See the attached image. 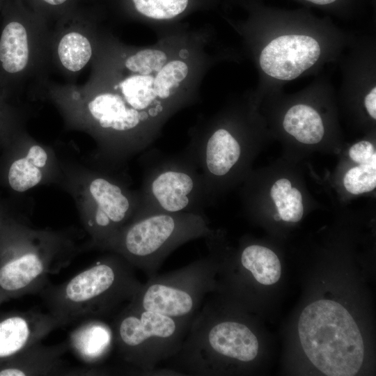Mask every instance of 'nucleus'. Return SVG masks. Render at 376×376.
I'll list each match as a JSON object with an SVG mask.
<instances>
[{
    "label": "nucleus",
    "instance_id": "obj_31",
    "mask_svg": "<svg viewBox=\"0 0 376 376\" xmlns=\"http://www.w3.org/2000/svg\"><path fill=\"white\" fill-rule=\"evenodd\" d=\"M318 5H326L334 2L336 0H306Z\"/></svg>",
    "mask_w": 376,
    "mask_h": 376
},
{
    "label": "nucleus",
    "instance_id": "obj_22",
    "mask_svg": "<svg viewBox=\"0 0 376 376\" xmlns=\"http://www.w3.org/2000/svg\"><path fill=\"white\" fill-rule=\"evenodd\" d=\"M42 179L38 167L26 157L15 161L8 172V182L15 191L23 192L36 185Z\"/></svg>",
    "mask_w": 376,
    "mask_h": 376
},
{
    "label": "nucleus",
    "instance_id": "obj_11",
    "mask_svg": "<svg viewBox=\"0 0 376 376\" xmlns=\"http://www.w3.org/2000/svg\"><path fill=\"white\" fill-rule=\"evenodd\" d=\"M53 267L38 253L26 252L0 268V286L8 291L35 290Z\"/></svg>",
    "mask_w": 376,
    "mask_h": 376
},
{
    "label": "nucleus",
    "instance_id": "obj_21",
    "mask_svg": "<svg viewBox=\"0 0 376 376\" xmlns=\"http://www.w3.org/2000/svg\"><path fill=\"white\" fill-rule=\"evenodd\" d=\"M137 11L157 19H168L182 13L188 0H132Z\"/></svg>",
    "mask_w": 376,
    "mask_h": 376
},
{
    "label": "nucleus",
    "instance_id": "obj_26",
    "mask_svg": "<svg viewBox=\"0 0 376 376\" xmlns=\"http://www.w3.org/2000/svg\"><path fill=\"white\" fill-rule=\"evenodd\" d=\"M291 188V182L286 178L279 179L273 185L270 190V195L276 208L285 203L286 196Z\"/></svg>",
    "mask_w": 376,
    "mask_h": 376
},
{
    "label": "nucleus",
    "instance_id": "obj_15",
    "mask_svg": "<svg viewBox=\"0 0 376 376\" xmlns=\"http://www.w3.org/2000/svg\"><path fill=\"white\" fill-rule=\"evenodd\" d=\"M283 125L297 141L306 144L319 143L324 130L320 114L311 107L296 104L286 112Z\"/></svg>",
    "mask_w": 376,
    "mask_h": 376
},
{
    "label": "nucleus",
    "instance_id": "obj_4",
    "mask_svg": "<svg viewBox=\"0 0 376 376\" xmlns=\"http://www.w3.org/2000/svg\"><path fill=\"white\" fill-rule=\"evenodd\" d=\"M211 233L200 212L141 215L119 235L113 244L133 267L149 277L157 274L166 258L180 246Z\"/></svg>",
    "mask_w": 376,
    "mask_h": 376
},
{
    "label": "nucleus",
    "instance_id": "obj_16",
    "mask_svg": "<svg viewBox=\"0 0 376 376\" xmlns=\"http://www.w3.org/2000/svg\"><path fill=\"white\" fill-rule=\"evenodd\" d=\"M241 267L263 285H272L281 277V266L277 256L269 249L257 244L246 246L240 256Z\"/></svg>",
    "mask_w": 376,
    "mask_h": 376
},
{
    "label": "nucleus",
    "instance_id": "obj_12",
    "mask_svg": "<svg viewBox=\"0 0 376 376\" xmlns=\"http://www.w3.org/2000/svg\"><path fill=\"white\" fill-rule=\"evenodd\" d=\"M199 162L203 175L213 177L226 175L239 161L241 147L234 136L225 129L214 132L199 148Z\"/></svg>",
    "mask_w": 376,
    "mask_h": 376
},
{
    "label": "nucleus",
    "instance_id": "obj_5",
    "mask_svg": "<svg viewBox=\"0 0 376 376\" xmlns=\"http://www.w3.org/2000/svg\"><path fill=\"white\" fill-rule=\"evenodd\" d=\"M191 318H175L127 304L113 326L123 359L145 373L180 350Z\"/></svg>",
    "mask_w": 376,
    "mask_h": 376
},
{
    "label": "nucleus",
    "instance_id": "obj_23",
    "mask_svg": "<svg viewBox=\"0 0 376 376\" xmlns=\"http://www.w3.org/2000/svg\"><path fill=\"white\" fill-rule=\"evenodd\" d=\"M166 54L157 49H143L126 57L125 66L132 72L141 75H149L159 72L165 65Z\"/></svg>",
    "mask_w": 376,
    "mask_h": 376
},
{
    "label": "nucleus",
    "instance_id": "obj_28",
    "mask_svg": "<svg viewBox=\"0 0 376 376\" xmlns=\"http://www.w3.org/2000/svg\"><path fill=\"white\" fill-rule=\"evenodd\" d=\"M365 107L369 115L376 118V88L374 87L366 96L364 100Z\"/></svg>",
    "mask_w": 376,
    "mask_h": 376
},
{
    "label": "nucleus",
    "instance_id": "obj_29",
    "mask_svg": "<svg viewBox=\"0 0 376 376\" xmlns=\"http://www.w3.org/2000/svg\"><path fill=\"white\" fill-rule=\"evenodd\" d=\"M24 373L19 368H10L0 371V376H24Z\"/></svg>",
    "mask_w": 376,
    "mask_h": 376
},
{
    "label": "nucleus",
    "instance_id": "obj_25",
    "mask_svg": "<svg viewBox=\"0 0 376 376\" xmlns=\"http://www.w3.org/2000/svg\"><path fill=\"white\" fill-rule=\"evenodd\" d=\"M349 156L354 162L359 164L376 157V152L371 143L362 141L354 144L350 148Z\"/></svg>",
    "mask_w": 376,
    "mask_h": 376
},
{
    "label": "nucleus",
    "instance_id": "obj_2",
    "mask_svg": "<svg viewBox=\"0 0 376 376\" xmlns=\"http://www.w3.org/2000/svg\"><path fill=\"white\" fill-rule=\"evenodd\" d=\"M301 347L311 362L329 376H353L360 370L364 345L359 327L339 303L315 301L302 311L298 322Z\"/></svg>",
    "mask_w": 376,
    "mask_h": 376
},
{
    "label": "nucleus",
    "instance_id": "obj_1",
    "mask_svg": "<svg viewBox=\"0 0 376 376\" xmlns=\"http://www.w3.org/2000/svg\"><path fill=\"white\" fill-rule=\"evenodd\" d=\"M256 336L245 323L225 318L203 303L192 317L182 347L169 361V373L206 376L231 363H249L258 353Z\"/></svg>",
    "mask_w": 376,
    "mask_h": 376
},
{
    "label": "nucleus",
    "instance_id": "obj_6",
    "mask_svg": "<svg viewBox=\"0 0 376 376\" xmlns=\"http://www.w3.org/2000/svg\"><path fill=\"white\" fill-rule=\"evenodd\" d=\"M51 30L37 19L7 17L0 30V90L42 89L50 70Z\"/></svg>",
    "mask_w": 376,
    "mask_h": 376
},
{
    "label": "nucleus",
    "instance_id": "obj_18",
    "mask_svg": "<svg viewBox=\"0 0 376 376\" xmlns=\"http://www.w3.org/2000/svg\"><path fill=\"white\" fill-rule=\"evenodd\" d=\"M33 321L22 317L9 318L0 322V357H7L19 351L28 343H33L36 336L43 333L36 331Z\"/></svg>",
    "mask_w": 376,
    "mask_h": 376
},
{
    "label": "nucleus",
    "instance_id": "obj_17",
    "mask_svg": "<svg viewBox=\"0 0 376 376\" xmlns=\"http://www.w3.org/2000/svg\"><path fill=\"white\" fill-rule=\"evenodd\" d=\"M123 100L127 109H133L141 113L142 122L150 117L147 109L156 100L157 94L154 88V78L149 75H129L120 80L113 86Z\"/></svg>",
    "mask_w": 376,
    "mask_h": 376
},
{
    "label": "nucleus",
    "instance_id": "obj_30",
    "mask_svg": "<svg viewBox=\"0 0 376 376\" xmlns=\"http://www.w3.org/2000/svg\"><path fill=\"white\" fill-rule=\"evenodd\" d=\"M48 6L52 7H59L65 4L68 0H40Z\"/></svg>",
    "mask_w": 376,
    "mask_h": 376
},
{
    "label": "nucleus",
    "instance_id": "obj_7",
    "mask_svg": "<svg viewBox=\"0 0 376 376\" xmlns=\"http://www.w3.org/2000/svg\"><path fill=\"white\" fill-rule=\"evenodd\" d=\"M217 267L203 258L181 268L149 277L128 304L175 318H192L206 295L216 290Z\"/></svg>",
    "mask_w": 376,
    "mask_h": 376
},
{
    "label": "nucleus",
    "instance_id": "obj_20",
    "mask_svg": "<svg viewBox=\"0 0 376 376\" xmlns=\"http://www.w3.org/2000/svg\"><path fill=\"white\" fill-rule=\"evenodd\" d=\"M188 73V67L182 61H173L164 65L154 79L157 96L164 99L171 95Z\"/></svg>",
    "mask_w": 376,
    "mask_h": 376
},
{
    "label": "nucleus",
    "instance_id": "obj_10",
    "mask_svg": "<svg viewBox=\"0 0 376 376\" xmlns=\"http://www.w3.org/2000/svg\"><path fill=\"white\" fill-rule=\"evenodd\" d=\"M321 50L318 41L303 35H286L272 40L261 52L260 65L267 75L292 80L318 60Z\"/></svg>",
    "mask_w": 376,
    "mask_h": 376
},
{
    "label": "nucleus",
    "instance_id": "obj_9",
    "mask_svg": "<svg viewBox=\"0 0 376 376\" xmlns=\"http://www.w3.org/2000/svg\"><path fill=\"white\" fill-rule=\"evenodd\" d=\"M95 30L88 22L61 23L51 30L50 70L74 79L92 63L97 46Z\"/></svg>",
    "mask_w": 376,
    "mask_h": 376
},
{
    "label": "nucleus",
    "instance_id": "obj_24",
    "mask_svg": "<svg viewBox=\"0 0 376 376\" xmlns=\"http://www.w3.org/2000/svg\"><path fill=\"white\" fill-rule=\"evenodd\" d=\"M277 210L281 219L285 221L297 222L301 220L304 213L301 192L296 188H291L285 203Z\"/></svg>",
    "mask_w": 376,
    "mask_h": 376
},
{
    "label": "nucleus",
    "instance_id": "obj_14",
    "mask_svg": "<svg viewBox=\"0 0 376 376\" xmlns=\"http://www.w3.org/2000/svg\"><path fill=\"white\" fill-rule=\"evenodd\" d=\"M114 343L113 329L99 320H92L78 328L71 337L76 353L89 363L102 359Z\"/></svg>",
    "mask_w": 376,
    "mask_h": 376
},
{
    "label": "nucleus",
    "instance_id": "obj_27",
    "mask_svg": "<svg viewBox=\"0 0 376 376\" xmlns=\"http://www.w3.org/2000/svg\"><path fill=\"white\" fill-rule=\"evenodd\" d=\"M26 159L37 167L45 165L47 156L45 151L38 146H33L29 150Z\"/></svg>",
    "mask_w": 376,
    "mask_h": 376
},
{
    "label": "nucleus",
    "instance_id": "obj_3",
    "mask_svg": "<svg viewBox=\"0 0 376 376\" xmlns=\"http://www.w3.org/2000/svg\"><path fill=\"white\" fill-rule=\"evenodd\" d=\"M133 269L123 257L110 258L79 272L52 290L53 318L66 322L86 315L102 316L130 302L143 285Z\"/></svg>",
    "mask_w": 376,
    "mask_h": 376
},
{
    "label": "nucleus",
    "instance_id": "obj_32",
    "mask_svg": "<svg viewBox=\"0 0 376 376\" xmlns=\"http://www.w3.org/2000/svg\"><path fill=\"white\" fill-rule=\"evenodd\" d=\"M274 219L276 221H280L281 219L280 215L279 214V213H276V214H275L274 215Z\"/></svg>",
    "mask_w": 376,
    "mask_h": 376
},
{
    "label": "nucleus",
    "instance_id": "obj_13",
    "mask_svg": "<svg viewBox=\"0 0 376 376\" xmlns=\"http://www.w3.org/2000/svg\"><path fill=\"white\" fill-rule=\"evenodd\" d=\"M90 192L97 202L95 224L102 229L123 222L130 203L120 187L104 178H97L90 185Z\"/></svg>",
    "mask_w": 376,
    "mask_h": 376
},
{
    "label": "nucleus",
    "instance_id": "obj_19",
    "mask_svg": "<svg viewBox=\"0 0 376 376\" xmlns=\"http://www.w3.org/2000/svg\"><path fill=\"white\" fill-rule=\"evenodd\" d=\"M358 164L351 168L343 178L346 190L352 194L369 192L376 187V157Z\"/></svg>",
    "mask_w": 376,
    "mask_h": 376
},
{
    "label": "nucleus",
    "instance_id": "obj_8",
    "mask_svg": "<svg viewBox=\"0 0 376 376\" xmlns=\"http://www.w3.org/2000/svg\"><path fill=\"white\" fill-rule=\"evenodd\" d=\"M203 181L194 171L169 166L155 171L148 182V206L143 214L199 212L194 206ZM204 190V189H203Z\"/></svg>",
    "mask_w": 376,
    "mask_h": 376
}]
</instances>
